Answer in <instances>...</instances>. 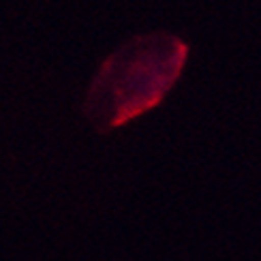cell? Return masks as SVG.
I'll return each mask as SVG.
<instances>
[{
	"mask_svg": "<svg viewBox=\"0 0 261 261\" xmlns=\"http://www.w3.org/2000/svg\"><path fill=\"white\" fill-rule=\"evenodd\" d=\"M189 45L159 30L139 35L110 54L96 71L84 101V114L99 133L128 124L165 101L180 80Z\"/></svg>",
	"mask_w": 261,
	"mask_h": 261,
	"instance_id": "obj_1",
	"label": "cell"
}]
</instances>
